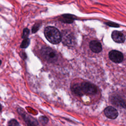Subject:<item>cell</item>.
Returning <instances> with one entry per match:
<instances>
[{"mask_svg": "<svg viewBox=\"0 0 126 126\" xmlns=\"http://www.w3.org/2000/svg\"><path fill=\"white\" fill-rule=\"evenodd\" d=\"M44 35L46 39L51 43L57 44L61 41V33L54 27H47L44 30Z\"/></svg>", "mask_w": 126, "mask_h": 126, "instance_id": "cell-1", "label": "cell"}, {"mask_svg": "<svg viewBox=\"0 0 126 126\" xmlns=\"http://www.w3.org/2000/svg\"><path fill=\"white\" fill-rule=\"evenodd\" d=\"M41 53L43 58L49 63H55L58 59L57 53L49 47L42 48Z\"/></svg>", "mask_w": 126, "mask_h": 126, "instance_id": "cell-2", "label": "cell"}, {"mask_svg": "<svg viewBox=\"0 0 126 126\" xmlns=\"http://www.w3.org/2000/svg\"><path fill=\"white\" fill-rule=\"evenodd\" d=\"M61 33V40L63 44L68 46H73L75 43V38L72 32L68 30L63 31Z\"/></svg>", "mask_w": 126, "mask_h": 126, "instance_id": "cell-3", "label": "cell"}, {"mask_svg": "<svg viewBox=\"0 0 126 126\" xmlns=\"http://www.w3.org/2000/svg\"><path fill=\"white\" fill-rule=\"evenodd\" d=\"M81 90L83 93L89 94H94L97 93L96 87L89 82H84L80 85Z\"/></svg>", "mask_w": 126, "mask_h": 126, "instance_id": "cell-4", "label": "cell"}, {"mask_svg": "<svg viewBox=\"0 0 126 126\" xmlns=\"http://www.w3.org/2000/svg\"><path fill=\"white\" fill-rule=\"evenodd\" d=\"M109 57L110 59L114 63H121L124 59L123 54L117 50H112L109 53Z\"/></svg>", "mask_w": 126, "mask_h": 126, "instance_id": "cell-5", "label": "cell"}, {"mask_svg": "<svg viewBox=\"0 0 126 126\" xmlns=\"http://www.w3.org/2000/svg\"><path fill=\"white\" fill-rule=\"evenodd\" d=\"M105 115L108 118L114 119L118 116L117 110L112 106H108L104 110Z\"/></svg>", "mask_w": 126, "mask_h": 126, "instance_id": "cell-6", "label": "cell"}, {"mask_svg": "<svg viewBox=\"0 0 126 126\" xmlns=\"http://www.w3.org/2000/svg\"><path fill=\"white\" fill-rule=\"evenodd\" d=\"M111 36L113 40L117 43H123L125 41V37L124 34L122 32L119 31H113L112 33Z\"/></svg>", "mask_w": 126, "mask_h": 126, "instance_id": "cell-7", "label": "cell"}, {"mask_svg": "<svg viewBox=\"0 0 126 126\" xmlns=\"http://www.w3.org/2000/svg\"><path fill=\"white\" fill-rule=\"evenodd\" d=\"M90 48L93 52L96 53H98L102 50L101 43L96 40H93L91 41L90 43Z\"/></svg>", "mask_w": 126, "mask_h": 126, "instance_id": "cell-8", "label": "cell"}, {"mask_svg": "<svg viewBox=\"0 0 126 126\" xmlns=\"http://www.w3.org/2000/svg\"><path fill=\"white\" fill-rule=\"evenodd\" d=\"M24 115L22 114H20L23 116V118L24 119L25 122L27 123L28 126H36L37 125V122L36 121V120H35L32 117H31L29 115L25 114L24 113Z\"/></svg>", "mask_w": 126, "mask_h": 126, "instance_id": "cell-9", "label": "cell"}, {"mask_svg": "<svg viewBox=\"0 0 126 126\" xmlns=\"http://www.w3.org/2000/svg\"><path fill=\"white\" fill-rule=\"evenodd\" d=\"M71 90L73 93H74L76 94L81 96L83 95V92L81 90L80 85L78 84H75L73 85L71 87Z\"/></svg>", "mask_w": 126, "mask_h": 126, "instance_id": "cell-10", "label": "cell"}, {"mask_svg": "<svg viewBox=\"0 0 126 126\" xmlns=\"http://www.w3.org/2000/svg\"><path fill=\"white\" fill-rule=\"evenodd\" d=\"M63 18L61 20L62 22L66 23H71L73 22L74 17L69 14H65L62 16Z\"/></svg>", "mask_w": 126, "mask_h": 126, "instance_id": "cell-11", "label": "cell"}, {"mask_svg": "<svg viewBox=\"0 0 126 126\" xmlns=\"http://www.w3.org/2000/svg\"><path fill=\"white\" fill-rule=\"evenodd\" d=\"M30 40L28 38H24V39L22 42L20 47L22 48H27L30 44Z\"/></svg>", "mask_w": 126, "mask_h": 126, "instance_id": "cell-12", "label": "cell"}, {"mask_svg": "<svg viewBox=\"0 0 126 126\" xmlns=\"http://www.w3.org/2000/svg\"><path fill=\"white\" fill-rule=\"evenodd\" d=\"M8 126H20L19 123L15 119H12L10 121H9Z\"/></svg>", "mask_w": 126, "mask_h": 126, "instance_id": "cell-13", "label": "cell"}, {"mask_svg": "<svg viewBox=\"0 0 126 126\" xmlns=\"http://www.w3.org/2000/svg\"><path fill=\"white\" fill-rule=\"evenodd\" d=\"M39 120L40 122L43 125H46L48 121L47 118L45 116H42L39 118Z\"/></svg>", "mask_w": 126, "mask_h": 126, "instance_id": "cell-14", "label": "cell"}, {"mask_svg": "<svg viewBox=\"0 0 126 126\" xmlns=\"http://www.w3.org/2000/svg\"><path fill=\"white\" fill-rule=\"evenodd\" d=\"M30 33V30L27 29L26 28L23 30V35H22V38H27V37L28 36L29 34Z\"/></svg>", "mask_w": 126, "mask_h": 126, "instance_id": "cell-15", "label": "cell"}, {"mask_svg": "<svg viewBox=\"0 0 126 126\" xmlns=\"http://www.w3.org/2000/svg\"><path fill=\"white\" fill-rule=\"evenodd\" d=\"M106 24L108 26H110V27H119V25H118L116 23H113V22H108L106 23Z\"/></svg>", "mask_w": 126, "mask_h": 126, "instance_id": "cell-16", "label": "cell"}, {"mask_svg": "<svg viewBox=\"0 0 126 126\" xmlns=\"http://www.w3.org/2000/svg\"><path fill=\"white\" fill-rule=\"evenodd\" d=\"M39 26L38 25H34L33 27V28H32V32L33 33H34L35 32H36V31L39 29Z\"/></svg>", "mask_w": 126, "mask_h": 126, "instance_id": "cell-17", "label": "cell"}, {"mask_svg": "<svg viewBox=\"0 0 126 126\" xmlns=\"http://www.w3.org/2000/svg\"><path fill=\"white\" fill-rule=\"evenodd\" d=\"M1 105L0 104V112L1 111Z\"/></svg>", "mask_w": 126, "mask_h": 126, "instance_id": "cell-18", "label": "cell"}, {"mask_svg": "<svg viewBox=\"0 0 126 126\" xmlns=\"http://www.w3.org/2000/svg\"><path fill=\"white\" fill-rule=\"evenodd\" d=\"M1 61L0 60V65L1 64Z\"/></svg>", "mask_w": 126, "mask_h": 126, "instance_id": "cell-19", "label": "cell"}]
</instances>
